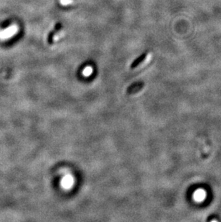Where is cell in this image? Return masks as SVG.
<instances>
[{
	"label": "cell",
	"instance_id": "cell-3",
	"mask_svg": "<svg viewBox=\"0 0 221 222\" xmlns=\"http://www.w3.org/2000/svg\"><path fill=\"white\" fill-rule=\"evenodd\" d=\"M144 83L143 82H136L132 83L127 88V94H133L139 92L142 88L144 87Z\"/></svg>",
	"mask_w": 221,
	"mask_h": 222
},
{
	"label": "cell",
	"instance_id": "cell-2",
	"mask_svg": "<svg viewBox=\"0 0 221 222\" xmlns=\"http://www.w3.org/2000/svg\"><path fill=\"white\" fill-rule=\"evenodd\" d=\"M62 24L61 23H57L55 26L54 29L52 30L51 32H50L49 35L47 36V42L50 45H52V43H54V37L55 36V35L58 33V32L60 31V30L62 29Z\"/></svg>",
	"mask_w": 221,
	"mask_h": 222
},
{
	"label": "cell",
	"instance_id": "cell-1",
	"mask_svg": "<svg viewBox=\"0 0 221 222\" xmlns=\"http://www.w3.org/2000/svg\"><path fill=\"white\" fill-rule=\"evenodd\" d=\"M19 27L17 25H12L7 28L0 30V40H10L11 37H14L17 33Z\"/></svg>",
	"mask_w": 221,
	"mask_h": 222
},
{
	"label": "cell",
	"instance_id": "cell-4",
	"mask_svg": "<svg viewBox=\"0 0 221 222\" xmlns=\"http://www.w3.org/2000/svg\"><path fill=\"white\" fill-rule=\"evenodd\" d=\"M146 57H147V53H146V52H144V53L141 55L139 58H137L135 61H133V62L132 63V65H131V69H134L136 68H137L146 60Z\"/></svg>",
	"mask_w": 221,
	"mask_h": 222
}]
</instances>
